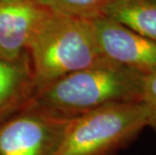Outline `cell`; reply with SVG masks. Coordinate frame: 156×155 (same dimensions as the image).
Here are the masks:
<instances>
[{"instance_id":"cell-3","label":"cell","mask_w":156,"mask_h":155,"mask_svg":"<svg viewBox=\"0 0 156 155\" xmlns=\"http://www.w3.org/2000/svg\"><path fill=\"white\" fill-rule=\"evenodd\" d=\"M148 123V110L141 102L98 108L67 122L56 155H115Z\"/></svg>"},{"instance_id":"cell-2","label":"cell","mask_w":156,"mask_h":155,"mask_svg":"<svg viewBox=\"0 0 156 155\" xmlns=\"http://www.w3.org/2000/svg\"><path fill=\"white\" fill-rule=\"evenodd\" d=\"M27 51L35 92L104 60L93 18L51 11L32 36Z\"/></svg>"},{"instance_id":"cell-10","label":"cell","mask_w":156,"mask_h":155,"mask_svg":"<svg viewBox=\"0 0 156 155\" xmlns=\"http://www.w3.org/2000/svg\"><path fill=\"white\" fill-rule=\"evenodd\" d=\"M141 103L148 110V127L156 132V72L144 76Z\"/></svg>"},{"instance_id":"cell-8","label":"cell","mask_w":156,"mask_h":155,"mask_svg":"<svg viewBox=\"0 0 156 155\" xmlns=\"http://www.w3.org/2000/svg\"><path fill=\"white\" fill-rule=\"evenodd\" d=\"M103 15L156 42V0H112Z\"/></svg>"},{"instance_id":"cell-1","label":"cell","mask_w":156,"mask_h":155,"mask_svg":"<svg viewBox=\"0 0 156 155\" xmlns=\"http://www.w3.org/2000/svg\"><path fill=\"white\" fill-rule=\"evenodd\" d=\"M144 75L104 58L44 86L28 104L69 120L111 104L139 103Z\"/></svg>"},{"instance_id":"cell-5","label":"cell","mask_w":156,"mask_h":155,"mask_svg":"<svg viewBox=\"0 0 156 155\" xmlns=\"http://www.w3.org/2000/svg\"><path fill=\"white\" fill-rule=\"evenodd\" d=\"M93 23L103 58L144 76L156 72V42L104 15Z\"/></svg>"},{"instance_id":"cell-7","label":"cell","mask_w":156,"mask_h":155,"mask_svg":"<svg viewBox=\"0 0 156 155\" xmlns=\"http://www.w3.org/2000/svg\"><path fill=\"white\" fill-rule=\"evenodd\" d=\"M35 93L26 58L9 62L0 58V123L27 105Z\"/></svg>"},{"instance_id":"cell-9","label":"cell","mask_w":156,"mask_h":155,"mask_svg":"<svg viewBox=\"0 0 156 155\" xmlns=\"http://www.w3.org/2000/svg\"><path fill=\"white\" fill-rule=\"evenodd\" d=\"M49 11L79 16L85 18H95L102 16L105 8L112 0H37Z\"/></svg>"},{"instance_id":"cell-4","label":"cell","mask_w":156,"mask_h":155,"mask_svg":"<svg viewBox=\"0 0 156 155\" xmlns=\"http://www.w3.org/2000/svg\"><path fill=\"white\" fill-rule=\"evenodd\" d=\"M68 121L27 104L0 123V155H56Z\"/></svg>"},{"instance_id":"cell-6","label":"cell","mask_w":156,"mask_h":155,"mask_svg":"<svg viewBox=\"0 0 156 155\" xmlns=\"http://www.w3.org/2000/svg\"><path fill=\"white\" fill-rule=\"evenodd\" d=\"M49 13L37 0H0V58H25L32 36Z\"/></svg>"}]
</instances>
